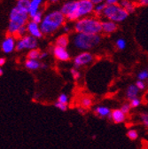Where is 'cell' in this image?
Returning a JSON list of instances; mask_svg holds the SVG:
<instances>
[{"instance_id":"cell-27","label":"cell","mask_w":148,"mask_h":149,"mask_svg":"<svg viewBox=\"0 0 148 149\" xmlns=\"http://www.w3.org/2000/svg\"><path fill=\"white\" fill-rule=\"evenodd\" d=\"M70 73H71V76H72V77H73L74 80L77 81V80L80 79V77H81V73H80V71L78 69L74 68H72L70 70Z\"/></svg>"},{"instance_id":"cell-14","label":"cell","mask_w":148,"mask_h":149,"mask_svg":"<svg viewBox=\"0 0 148 149\" xmlns=\"http://www.w3.org/2000/svg\"><path fill=\"white\" fill-rule=\"evenodd\" d=\"M139 90L136 86V84H129L126 89V98L131 101L134 99L138 98Z\"/></svg>"},{"instance_id":"cell-40","label":"cell","mask_w":148,"mask_h":149,"mask_svg":"<svg viewBox=\"0 0 148 149\" xmlns=\"http://www.w3.org/2000/svg\"><path fill=\"white\" fill-rule=\"evenodd\" d=\"M138 4L140 5V6H147L148 5V0H140Z\"/></svg>"},{"instance_id":"cell-44","label":"cell","mask_w":148,"mask_h":149,"mask_svg":"<svg viewBox=\"0 0 148 149\" xmlns=\"http://www.w3.org/2000/svg\"><path fill=\"white\" fill-rule=\"evenodd\" d=\"M32 1H34V2H35V3H38V4H41L42 3V0H32Z\"/></svg>"},{"instance_id":"cell-30","label":"cell","mask_w":148,"mask_h":149,"mask_svg":"<svg viewBox=\"0 0 148 149\" xmlns=\"http://www.w3.org/2000/svg\"><path fill=\"white\" fill-rule=\"evenodd\" d=\"M42 21H43V14H42L41 12H38V13H36V14L32 18V22H35V23H38V24L41 23Z\"/></svg>"},{"instance_id":"cell-1","label":"cell","mask_w":148,"mask_h":149,"mask_svg":"<svg viewBox=\"0 0 148 149\" xmlns=\"http://www.w3.org/2000/svg\"><path fill=\"white\" fill-rule=\"evenodd\" d=\"M101 42L99 35H89L83 33H76L72 36L71 43L76 49L87 52L98 46Z\"/></svg>"},{"instance_id":"cell-41","label":"cell","mask_w":148,"mask_h":149,"mask_svg":"<svg viewBox=\"0 0 148 149\" xmlns=\"http://www.w3.org/2000/svg\"><path fill=\"white\" fill-rule=\"evenodd\" d=\"M40 68H42V69L45 70V69H47V68H48V65H47V64H45V63H41V67H40Z\"/></svg>"},{"instance_id":"cell-33","label":"cell","mask_w":148,"mask_h":149,"mask_svg":"<svg viewBox=\"0 0 148 149\" xmlns=\"http://www.w3.org/2000/svg\"><path fill=\"white\" fill-rule=\"evenodd\" d=\"M135 84H136V86L138 87V89L139 91H144V90L145 89V87H146L145 82V81H141V80H138V81L135 83Z\"/></svg>"},{"instance_id":"cell-45","label":"cell","mask_w":148,"mask_h":149,"mask_svg":"<svg viewBox=\"0 0 148 149\" xmlns=\"http://www.w3.org/2000/svg\"><path fill=\"white\" fill-rule=\"evenodd\" d=\"M2 74H3V70H2L1 68H0V77H1Z\"/></svg>"},{"instance_id":"cell-3","label":"cell","mask_w":148,"mask_h":149,"mask_svg":"<svg viewBox=\"0 0 148 149\" xmlns=\"http://www.w3.org/2000/svg\"><path fill=\"white\" fill-rule=\"evenodd\" d=\"M74 28L76 33L99 35L102 32V22L94 17H85L76 21Z\"/></svg>"},{"instance_id":"cell-31","label":"cell","mask_w":148,"mask_h":149,"mask_svg":"<svg viewBox=\"0 0 148 149\" xmlns=\"http://www.w3.org/2000/svg\"><path fill=\"white\" fill-rule=\"evenodd\" d=\"M122 111V113H124L126 116L129 113V111H131V105H129V102H127V103H124L122 107H121V108H120Z\"/></svg>"},{"instance_id":"cell-21","label":"cell","mask_w":148,"mask_h":149,"mask_svg":"<svg viewBox=\"0 0 148 149\" xmlns=\"http://www.w3.org/2000/svg\"><path fill=\"white\" fill-rule=\"evenodd\" d=\"M81 107H83L84 109H88V108H90L92 104H93V101H92V100L89 97H83L82 98L81 100Z\"/></svg>"},{"instance_id":"cell-48","label":"cell","mask_w":148,"mask_h":149,"mask_svg":"<svg viewBox=\"0 0 148 149\" xmlns=\"http://www.w3.org/2000/svg\"><path fill=\"white\" fill-rule=\"evenodd\" d=\"M85 1H90V0H85Z\"/></svg>"},{"instance_id":"cell-17","label":"cell","mask_w":148,"mask_h":149,"mask_svg":"<svg viewBox=\"0 0 148 149\" xmlns=\"http://www.w3.org/2000/svg\"><path fill=\"white\" fill-rule=\"evenodd\" d=\"M15 47V42L13 37H7L2 43V49L6 53H10L13 51Z\"/></svg>"},{"instance_id":"cell-36","label":"cell","mask_w":148,"mask_h":149,"mask_svg":"<svg viewBox=\"0 0 148 149\" xmlns=\"http://www.w3.org/2000/svg\"><path fill=\"white\" fill-rule=\"evenodd\" d=\"M28 31V29H27V27H22V28H21L19 30H18V32L16 33L17 35H19V36H25L24 35L26 34V32Z\"/></svg>"},{"instance_id":"cell-13","label":"cell","mask_w":148,"mask_h":149,"mask_svg":"<svg viewBox=\"0 0 148 149\" xmlns=\"http://www.w3.org/2000/svg\"><path fill=\"white\" fill-rule=\"evenodd\" d=\"M94 114L98 116H99L100 118H106V117H108L111 116V113H112V111L111 109L106 107V106H98L94 108Z\"/></svg>"},{"instance_id":"cell-2","label":"cell","mask_w":148,"mask_h":149,"mask_svg":"<svg viewBox=\"0 0 148 149\" xmlns=\"http://www.w3.org/2000/svg\"><path fill=\"white\" fill-rule=\"evenodd\" d=\"M65 15L60 11H54L48 13L40 23V29L43 34H51L63 26Z\"/></svg>"},{"instance_id":"cell-38","label":"cell","mask_w":148,"mask_h":149,"mask_svg":"<svg viewBox=\"0 0 148 149\" xmlns=\"http://www.w3.org/2000/svg\"><path fill=\"white\" fill-rule=\"evenodd\" d=\"M47 56H48V53H47V52H41V54H40L39 60H43V59L46 58Z\"/></svg>"},{"instance_id":"cell-12","label":"cell","mask_w":148,"mask_h":149,"mask_svg":"<svg viewBox=\"0 0 148 149\" xmlns=\"http://www.w3.org/2000/svg\"><path fill=\"white\" fill-rule=\"evenodd\" d=\"M109 118L112 120L115 123H122L123 122H125L126 120V115L124 113H122V111L119 108V109H114L111 113V116H109Z\"/></svg>"},{"instance_id":"cell-7","label":"cell","mask_w":148,"mask_h":149,"mask_svg":"<svg viewBox=\"0 0 148 149\" xmlns=\"http://www.w3.org/2000/svg\"><path fill=\"white\" fill-rule=\"evenodd\" d=\"M94 60L93 55L89 52H82L78 55H76L75 59H74V68L79 69L82 67L87 66L90 64Z\"/></svg>"},{"instance_id":"cell-42","label":"cell","mask_w":148,"mask_h":149,"mask_svg":"<svg viewBox=\"0 0 148 149\" xmlns=\"http://www.w3.org/2000/svg\"><path fill=\"white\" fill-rule=\"evenodd\" d=\"M63 30H64L65 33H67V32H69L70 28H69L68 26H63Z\"/></svg>"},{"instance_id":"cell-26","label":"cell","mask_w":148,"mask_h":149,"mask_svg":"<svg viewBox=\"0 0 148 149\" xmlns=\"http://www.w3.org/2000/svg\"><path fill=\"white\" fill-rule=\"evenodd\" d=\"M68 101H69V98L66 93H61V94L58 97V102H60L61 104L68 105Z\"/></svg>"},{"instance_id":"cell-29","label":"cell","mask_w":148,"mask_h":149,"mask_svg":"<svg viewBox=\"0 0 148 149\" xmlns=\"http://www.w3.org/2000/svg\"><path fill=\"white\" fill-rule=\"evenodd\" d=\"M140 121L145 127L148 128V113H142L140 115Z\"/></svg>"},{"instance_id":"cell-34","label":"cell","mask_w":148,"mask_h":149,"mask_svg":"<svg viewBox=\"0 0 148 149\" xmlns=\"http://www.w3.org/2000/svg\"><path fill=\"white\" fill-rule=\"evenodd\" d=\"M55 107H57L58 109L61 110V111H67V107H68V105H65V104H61L60 102H56L54 104Z\"/></svg>"},{"instance_id":"cell-5","label":"cell","mask_w":148,"mask_h":149,"mask_svg":"<svg viewBox=\"0 0 148 149\" xmlns=\"http://www.w3.org/2000/svg\"><path fill=\"white\" fill-rule=\"evenodd\" d=\"M103 15L107 19V21L114 22L115 23L122 22L129 16V13L120 5L106 6Z\"/></svg>"},{"instance_id":"cell-9","label":"cell","mask_w":148,"mask_h":149,"mask_svg":"<svg viewBox=\"0 0 148 149\" xmlns=\"http://www.w3.org/2000/svg\"><path fill=\"white\" fill-rule=\"evenodd\" d=\"M78 1H69L63 5L60 12L69 21H75V14L76 12Z\"/></svg>"},{"instance_id":"cell-6","label":"cell","mask_w":148,"mask_h":149,"mask_svg":"<svg viewBox=\"0 0 148 149\" xmlns=\"http://www.w3.org/2000/svg\"><path fill=\"white\" fill-rule=\"evenodd\" d=\"M95 5L91 1H85V0H80L78 1L76 12L75 14V21H78L80 19L87 17L89 14L94 12Z\"/></svg>"},{"instance_id":"cell-23","label":"cell","mask_w":148,"mask_h":149,"mask_svg":"<svg viewBox=\"0 0 148 149\" xmlns=\"http://www.w3.org/2000/svg\"><path fill=\"white\" fill-rule=\"evenodd\" d=\"M40 54H41V52L38 50L34 49V50H31L28 52V60H39Z\"/></svg>"},{"instance_id":"cell-32","label":"cell","mask_w":148,"mask_h":149,"mask_svg":"<svg viewBox=\"0 0 148 149\" xmlns=\"http://www.w3.org/2000/svg\"><path fill=\"white\" fill-rule=\"evenodd\" d=\"M129 105H131V108H137V107H138L141 105V100L139 98L134 99V100L129 101Z\"/></svg>"},{"instance_id":"cell-11","label":"cell","mask_w":148,"mask_h":149,"mask_svg":"<svg viewBox=\"0 0 148 149\" xmlns=\"http://www.w3.org/2000/svg\"><path fill=\"white\" fill-rule=\"evenodd\" d=\"M27 29H28V31L30 34V36L35 37V38H40V37H42L43 33L41 31L40 26L38 23H35L31 21L28 23Z\"/></svg>"},{"instance_id":"cell-43","label":"cell","mask_w":148,"mask_h":149,"mask_svg":"<svg viewBox=\"0 0 148 149\" xmlns=\"http://www.w3.org/2000/svg\"><path fill=\"white\" fill-rule=\"evenodd\" d=\"M6 62V60L4 58H0V66H3Z\"/></svg>"},{"instance_id":"cell-37","label":"cell","mask_w":148,"mask_h":149,"mask_svg":"<svg viewBox=\"0 0 148 149\" xmlns=\"http://www.w3.org/2000/svg\"><path fill=\"white\" fill-rule=\"evenodd\" d=\"M77 111L79 112V113H80L81 115H85V114H86V110H85L83 107H78V108H77Z\"/></svg>"},{"instance_id":"cell-19","label":"cell","mask_w":148,"mask_h":149,"mask_svg":"<svg viewBox=\"0 0 148 149\" xmlns=\"http://www.w3.org/2000/svg\"><path fill=\"white\" fill-rule=\"evenodd\" d=\"M30 2L29 0H19L17 3L16 7H18L20 10L28 13H29V6H30Z\"/></svg>"},{"instance_id":"cell-39","label":"cell","mask_w":148,"mask_h":149,"mask_svg":"<svg viewBox=\"0 0 148 149\" xmlns=\"http://www.w3.org/2000/svg\"><path fill=\"white\" fill-rule=\"evenodd\" d=\"M90 1L93 3L94 5H98V4H101V3H105V0H90Z\"/></svg>"},{"instance_id":"cell-18","label":"cell","mask_w":148,"mask_h":149,"mask_svg":"<svg viewBox=\"0 0 148 149\" xmlns=\"http://www.w3.org/2000/svg\"><path fill=\"white\" fill-rule=\"evenodd\" d=\"M68 45H69V38L67 35H62V36H59L56 40V46L67 48L68 46Z\"/></svg>"},{"instance_id":"cell-8","label":"cell","mask_w":148,"mask_h":149,"mask_svg":"<svg viewBox=\"0 0 148 149\" xmlns=\"http://www.w3.org/2000/svg\"><path fill=\"white\" fill-rule=\"evenodd\" d=\"M38 46V41L36 38L32 36H25L22 38L17 43L16 45V50L21 51L24 49H31L34 50Z\"/></svg>"},{"instance_id":"cell-10","label":"cell","mask_w":148,"mask_h":149,"mask_svg":"<svg viewBox=\"0 0 148 149\" xmlns=\"http://www.w3.org/2000/svg\"><path fill=\"white\" fill-rule=\"evenodd\" d=\"M53 55L54 57L57 60L60 61H67L70 59V54L67 52V48H63V47H60V46H55L53 48Z\"/></svg>"},{"instance_id":"cell-28","label":"cell","mask_w":148,"mask_h":149,"mask_svg":"<svg viewBox=\"0 0 148 149\" xmlns=\"http://www.w3.org/2000/svg\"><path fill=\"white\" fill-rule=\"evenodd\" d=\"M115 45H116L117 49H119V50H121V51H122V50H124V49L126 48V41H125L123 38H119V39H117Z\"/></svg>"},{"instance_id":"cell-46","label":"cell","mask_w":148,"mask_h":149,"mask_svg":"<svg viewBox=\"0 0 148 149\" xmlns=\"http://www.w3.org/2000/svg\"><path fill=\"white\" fill-rule=\"evenodd\" d=\"M50 1H51V2H52V3H55V2H57L58 0H50Z\"/></svg>"},{"instance_id":"cell-16","label":"cell","mask_w":148,"mask_h":149,"mask_svg":"<svg viewBox=\"0 0 148 149\" xmlns=\"http://www.w3.org/2000/svg\"><path fill=\"white\" fill-rule=\"evenodd\" d=\"M117 29V24L111 21H106L102 22V32L105 34H112Z\"/></svg>"},{"instance_id":"cell-20","label":"cell","mask_w":148,"mask_h":149,"mask_svg":"<svg viewBox=\"0 0 148 149\" xmlns=\"http://www.w3.org/2000/svg\"><path fill=\"white\" fill-rule=\"evenodd\" d=\"M25 66L28 69L30 70H36L40 68L41 62H39L38 60H28L25 63Z\"/></svg>"},{"instance_id":"cell-47","label":"cell","mask_w":148,"mask_h":149,"mask_svg":"<svg viewBox=\"0 0 148 149\" xmlns=\"http://www.w3.org/2000/svg\"><path fill=\"white\" fill-rule=\"evenodd\" d=\"M132 1H134L135 3H138V2L140 1V0H132Z\"/></svg>"},{"instance_id":"cell-24","label":"cell","mask_w":148,"mask_h":149,"mask_svg":"<svg viewBox=\"0 0 148 149\" xmlns=\"http://www.w3.org/2000/svg\"><path fill=\"white\" fill-rule=\"evenodd\" d=\"M127 137L131 140H136L138 138V132L135 129H131L128 130L127 132Z\"/></svg>"},{"instance_id":"cell-15","label":"cell","mask_w":148,"mask_h":149,"mask_svg":"<svg viewBox=\"0 0 148 149\" xmlns=\"http://www.w3.org/2000/svg\"><path fill=\"white\" fill-rule=\"evenodd\" d=\"M120 6H122L128 13H131L136 10L137 5L132 0H121Z\"/></svg>"},{"instance_id":"cell-25","label":"cell","mask_w":148,"mask_h":149,"mask_svg":"<svg viewBox=\"0 0 148 149\" xmlns=\"http://www.w3.org/2000/svg\"><path fill=\"white\" fill-rule=\"evenodd\" d=\"M138 80H141V81H146L148 80V69H144L142 71H140L138 74Z\"/></svg>"},{"instance_id":"cell-35","label":"cell","mask_w":148,"mask_h":149,"mask_svg":"<svg viewBox=\"0 0 148 149\" xmlns=\"http://www.w3.org/2000/svg\"><path fill=\"white\" fill-rule=\"evenodd\" d=\"M121 0H105V3L106 6H115L119 5Z\"/></svg>"},{"instance_id":"cell-22","label":"cell","mask_w":148,"mask_h":149,"mask_svg":"<svg viewBox=\"0 0 148 149\" xmlns=\"http://www.w3.org/2000/svg\"><path fill=\"white\" fill-rule=\"evenodd\" d=\"M106 7V3H101V4H98V5H95L94 6V12L96 15H103L104 13V11Z\"/></svg>"},{"instance_id":"cell-4","label":"cell","mask_w":148,"mask_h":149,"mask_svg":"<svg viewBox=\"0 0 148 149\" xmlns=\"http://www.w3.org/2000/svg\"><path fill=\"white\" fill-rule=\"evenodd\" d=\"M28 20V13L14 7L10 13V22L8 31L11 34H16L21 28L24 27Z\"/></svg>"}]
</instances>
